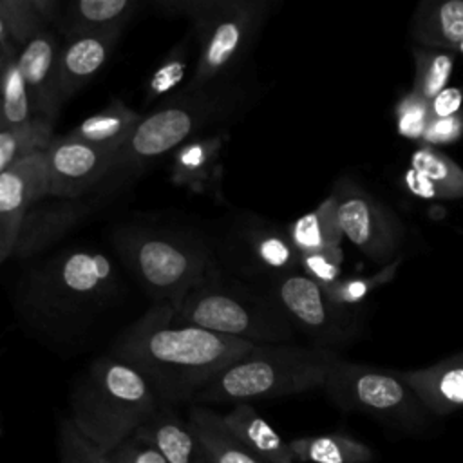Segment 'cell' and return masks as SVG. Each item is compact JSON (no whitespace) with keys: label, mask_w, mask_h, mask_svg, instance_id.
<instances>
[{"label":"cell","mask_w":463,"mask_h":463,"mask_svg":"<svg viewBox=\"0 0 463 463\" xmlns=\"http://www.w3.org/2000/svg\"><path fill=\"white\" fill-rule=\"evenodd\" d=\"M255 344L175 318L174 307L154 302L116 340L110 354L139 371L170 405L192 402L221 371Z\"/></svg>","instance_id":"6da1fadb"},{"label":"cell","mask_w":463,"mask_h":463,"mask_svg":"<svg viewBox=\"0 0 463 463\" xmlns=\"http://www.w3.org/2000/svg\"><path fill=\"white\" fill-rule=\"evenodd\" d=\"M161 400L148 380L127 362L96 358L74 385L69 420L101 452L134 436Z\"/></svg>","instance_id":"7a4b0ae2"},{"label":"cell","mask_w":463,"mask_h":463,"mask_svg":"<svg viewBox=\"0 0 463 463\" xmlns=\"http://www.w3.org/2000/svg\"><path fill=\"white\" fill-rule=\"evenodd\" d=\"M340 360L335 349L289 344H255L250 353L221 371L203 387L192 403H251L324 387L333 365Z\"/></svg>","instance_id":"3957f363"},{"label":"cell","mask_w":463,"mask_h":463,"mask_svg":"<svg viewBox=\"0 0 463 463\" xmlns=\"http://www.w3.org/2000/svg\"><path fill=\"white\" fill-rule=\"evenodd\" d=\"M165 16L192 22L197 58L188 89H208L230 76L251 49L266 16L264 0H159Z\"/></svg>","instance_id":"277c9868"},{"label":"cell","mask_w":463,"mask_h":463,"mask_svg":"<svg viewBox=\"0 0 463 463\" xmlns=\"http://www.w3.org/2000/svg\"><path fill=\"white\" fill-rule=\"evenodd\" d=\"M174 313L181 322L253 344H284L295 329L271 295L230 280L215 268L186 293Z\"/></svg>","instance_id":"5b68a950"},{"label":"cell","mask_w":463,"mask_h":463,"mask_svg":"<svg viewBox=\"0 0 463 463\" xmlns=\"http://www.w3.org/2000/svg\"><path fill=\"white\" fill-rule=\"evenodd\" d=\"M118 248L154 302L175 307L212 269L208 246L197 237L170 230H121Z\"/></svg>","instance_id":"8992f818"},{"label":"cell","mask_w":463,"mask_h":463,"mask_svg":"<svg viewBox=\"0 0 463 463\" xmlns=\"http://www.w3.org/2000/svg\"><path fill=\"white\" fill-rule=\"evenodd\" d=\"M228 99L208 89H184L143 116L132 136L118 150L112 172L137 170L194 139L224 118Z\"/></svg>","instance_id":"52a82bcc"},{"label":"cell","mask_w":463,"mask_h":463,"mask_svg":"<svg viewBox=\"0 0 463 463\" xmlns=\"http://www.w3.org/2000/svg\"><path fill=\"white\" fill-rule=\"evenodd\" d=\"M116 286L112 260L96 250L72 248L45 262L27 293L31 307L51 318H80L103 304Z\"/></svg>","instance_id":"ba28073f"},{"label":"cell","mask_w":463,"mask_h":463,"mask_svg":"<svg viewBox=\"0 0 463 463\" xmlns=\"http://www.w3.org/2000/svg\"><path fill=\"white\" fill-rule=\"evenodd\" d=\"M324 391L344 411H360L402 423H416L425 409L402 373L340 358L329 371Z\"/></svg>","instance_id":"9c48e42d"},{"label":"cell","mask_w":463,"mask_h":463,"mask_svg":"<svg viewBox=\"0 0 463 463\" xmlns=\"http://www.w3.org/2000/svg\"><path fill=\"white\" fill-rule=\"evenodd\" d=\"M269 295L293 327L304 331L317 347L333 349V345L347 344L360 335V322L349 307L333 304L322 286L302 271L275 277Z\"/></svg>","instance_id":"30bf717a"},{"label":"cell","mask_w":463,"mask_h":463,"mask_svg":"<svg viewBox=\"0 0 463 463\" xmlns=\"http://www.w3.org/2000/svg\"><path fill=\"white\" fill-rule=\"evenodd\" d=\"M342 233L371 260L391 262L403 241V224L383 203L347 177L333 190Z\"/></svg>","instance_id":"8fae6325"},{"label":"cell","mask_w":463,"mask_h":463,"mask_svg":"<svg viewBox=\"0 0 463 463\" xmlns=\"http://www.w3.org/2000/svg\"><path fill=\"white\" fill-rule=\"evenodd\" d=\"M116 154L72 136L52 137L45 148L49 195L72 199L112 174Z\"/></svg>","instance_id":"7c38bea8"},{"label":"cell","mask_w":463,"mask_h":463,"mask_svg":"<svg viewBox=\"0 0 463 463\" xmlns=\"http://www.w3.org/2000/svg\"><path fill=\"white\" fill-rule=\"evenodd\" d=\"M60 45L51 31L29 40L16 60L29 92L34 119L54 125L61 101L56 90V61Z\"/></svg>","instance_id":"4fadbf2b"},{"label":"cell","mask_w":463,"mask_h":463,"mask_svg":"<svg viewBox=\"0 0 463 463\" xmlns=\"http://www.w3.org/2000/svg\"><path fill=\"white\" fill-rule=\"evenodd\" d=\"M121 33L81 34L60 47L56 61V90L61 105L94 78L109 61Z\"/></svg>","instance_id":"5bb4252c"},{"label":"cell","mask_w":463,"mask_h":463,"mask_svg":"<svg viewBox=\"0 0 463 463\" xmlns=\"http://www.w3.org/2000/svg\"><path fill=\"white\" fill-rule=\"evenodd\" d=\"M49 195L45 150H36L0 174V217L20 228L27 212Z\"/></svg>","instance_id":"9a60e30c"},{"label":"cell","mask_w":463,"mask_h":463,"mask_svg":"<svg viewBox=\"0 0 463 463\" xmlns=\"http://www.w3.org/2000/svg\"><path fill=\"white\" fill-rule=\"evenodd\" d=\"M134 436L156 447L168 463H212L195 430L188 420L181 418L175 405L161 402Z\"/></svg>","instance_id":"2e32d148"},{"label":"cell","mask_w":463,"mask_h":463,"mask_svg":"<svg viewBox=\"0 0 463 463\" xmlns=\"http://www.w3.org/2000/svg\"><path fill=\"white\" fill-rule=\"evenodd\" d=\"M402 376L427 411L450 414L463 409V351Z\"/></svg>","instance_id":"e0dca14e"},{"label":"cell","mask_w":463,"mask_h":463,"mask_svg":"<svg viewBox=\"0 0 463 463\" xmlns=\"http://www.w3.org/2000/svg\"><path fill=\"white\" fill-rule=\"evenodd\" d=\"M222 421L232 436L253 456L266 463H295L289 441H286L251 403H235Z\"/></svg>","instance_id":"ac0fdd59"},{"label":"cell","mask_w":463,"mask_h":463,"mask_svg":"<svg viewBox=\"0 0 463 463\" xmlns=\"http://www.w3.org/2000/svg\"><path fill=\"white\" fill-rule=\"evenodd\" d=\"M60 4L54 0H0V49L18 56L20 49L36 34L49 31Z\"/></svg>","instance_id":"d6986e66"},{"label":"cell","mask_w":463,"mask_h":463,"mask_svg":"<svg viewBox=\"0 0 463 463\" xmlns=\"http://www.w3.org/2000/svg\"><path fill=\"white\" fill-rule=\"evenodd\" d=\"M141 5L139 0H74L61 14L63 31L69 38L123 33Z\"/></svg>","instance_id":"ffe728a7"},{"label":"cell","mask_w":463,"mask_h":463,"mask_svg":"<svg viewBox=\"0 0 463 463\" xmlns=\"http://www.w3.org/2000/svg\"><path fill=\"white\" fill-rule=\"evenodd\" d=\"M411 34L416 45L458 51L463 42V0H427L412 16Z\"/></svg>","instance_id":"44dd1931"},{"label":"cell","mask_w":463,"mask_h":463,"mask_svg":"<svg viewBox=\"0 0 463 463\" xmlns=\"http://www.w3.org/2000/svg\"><path fill=\"white\" fill-rule=\"evenodd\" d=\"M141 118L143 116L139 112L130 109L121 99H112L107 107L76 125L69 136L87 141L101 150L118 154V150L127 143L139 125Z\"/></svg>","instance_id":"7402d4cb"},{"label":"cell","mask_w":463,"mask_h":463,"mask_svg":"<svg viewBox=\"0 0 463 463\" xmlns=\"http://www.w3.org/2000/svg\"><path fill=\"white\" fill-rule=\"evenodd\" d=\"M188 423L201 439L212 463H266L248 452L226 429L222 414L206 407L192 403L186 416Z\"/></svg>","instance_id":"603a6c76"},{"label":"cell","mask_w":463,"mask_h":463,"mask_svg":"<svg viewBox=\"0 0 463 463\" xmlns=\"http://www.w3.org/2000/svg\"><path fill=\"white\" fill-rule=\"evenodd\" d=\"M244 241L251 262L264 273L273 275V279L289 271H298L300 253L289 241L288 232L257 222L246 230Z\"/></svg>","instance_id":"cb8c5ba5"},{"label":"cell","mask_w":463,"mask_h":463,"mask_svg":"<svg viewBox=\"0 0 463 463\" xmlns=\"http://www.w3.org/2000/svg\"><path fill=\"white\" fill-rule=\"evenodd\" d=\"M288 237L300 255L340 246L344 233L336 217V201L333 194L315 210L293 221L288 228Z\"/></svg>","instance_id":"d4e9b609"},{"label":"cell","mask_w":463,"mask_h":463,"mask_svg":"<svg viewBox=\"0 0 463 463\" xmlns=\"http://www.w3.org/2000/svg\"><path fill=\"white\" fill-rule=\"evenodd\" d=\"M289 449L295 461L304 463H369L374 458L365 443L340 432L295 438Z\"/></svg>","instance_id":"484cf974"},{"label":"cell","mask_w":463,"mask_h":463,"mask_svg":"<svg viewBox=\"0 0 463 463\" xmlns=\"http://www.w3.org/2000/svg\"><path fill=\"white\" fill-rule=\"evenodd\" d=\"M411 168L427 181L434 199L463 197V168L432 146H420L411 156Z\"/></svg>","instance_id":"4316f807"},{"label":"cell","mask_w":463,"mask_h":463,"mask_svg":"<svg viewBox=\"0 0 463 463\" xmlns=\"http://www.w3.org/2000/svg\"><path fill=\"white\" fill-rule=\"evenodd\" d=\"M412 56H414L412 92L430 101L441 90L447 89V83L454 69L456 52L445 51V49L414 45Z\"/></svg>","instance_id":"83f0119b"},{"label":"cell","mask_w":463,"mask_h":463,"mask_svg":"<svg viewBox=\"0 0 463 463\" xmlns=\"http://www.w3.org/2000/svg\"><path fill=\"white\" fill-rule=\"evenodd\" d=\"M0 114H2L4 128H20L38 121L34 119L29 92H27L16 56L7 58L2 72Z\"/></svg>","instance_id":"f1b7e54d"},{"label":"cell","mask_w":463,"mask_h":463,"mask_svg":"<svg viewBox=\"0 0 463 463\" xmlns=\"http://www.w3.org/2000/svg\"><path fill=\"white\" fill-rule=\"evenodd\" d=\"M52 141V125L34 121L20 128H4L0 132V174L22 157L45 150Z\"/></svg>","instance_id":"f546056e"},{"label":"cell","mask_w":463,"mask_h":463,"mask_svg":"<svg viewBox=\"0 0 463 463\" xmlns=\"http://www.w3.org/2000/svg\"><path fill=\"white\" fill-rule=\"evenodd\" d=\"M400 264H402V257L398 255L394 260L387 262L383 268H380L376 273H373L369 277L342 279V280H338L327 288H322V289L333 304L349 307V306L364 302L373 291H376L378 288L391 282L396 277Z\"/></svg>","instance_id":"4dcf8cb0"},{"label":"cell","mask_w":463,"mask_h":463,"mask_svg":"<svg viewBox=\"0 0 463 463\" xmlns=\"http://www.w3.org/2000/svg\"><path fill=\"white\" fill-rule=\"evenodd\" d=\"M58 456L60 463H109L107 454L92 445L69 416L58 427Z\"/></svg>","instance_id":"1f68e13d"},{"label":"cell","mask_w":463,"mask_h":463,"mask_svg":"<svg viewBox=\"0 0 463 463\" xmlns=\"http://www.w3.org/2000/svg\"><path fill=\"white\" fill-rule=\"evenodd\" d=\"M219 148L217 137H195L177 148L174 170L181 181L195 179L210 170L212 159Z\"/></svg>","instance_id":"d6a6232c"},{"label":"cell","mask_w":463,"mask_h":463,"mask_svg":"<svg viewBox=\"0 0 463 463\" xmlns=\"http://www.w3.org/2000/svg\"><path fill=\"white\" fill-rule=\"evenodd\" d=\"M342 262L344 251L342 246H331L311 253H302L298 268L306 277L315 280L318 286L327 288L342 280Z\"/></svg>","instance_id":"836d02e7"},{"label":"cell","mask_w":463,"mask_h":463,"mask_svg":"<svg viewBox=\"0 0 463 463\" xmlns=\"http://www.w3.org/2000/svg\"><path fill=\"white\" fill-rule=\"evenodd\" d=\"M394 116L400 136L421 141L430 121V101L411 90L398 101Z\"/></svg>","instance_id":"e575fe53"},{"label":"cell","mask_w":463,"mask_h":463,"mask_svg":"<svg viewBox=\"0 0 463 463\" xmlns=\"http://www.w3.org/2000/svg\"><path fill=\"white\" fill-rule=\"evenodd\" d=\"M188 61L186 45H179L174 49L168 58L156 69L146 87V101H156L174 90L175 85L181 83Z\"/></svg>","instance_id":"d590c367"},{"label":"cell","mask_w":463,"mask_h":463,"mask_svg":"<svg viewBox=\"0 0 463 463\" xmlns=\"http://www.w3.org/2000/svg\"><path fill=\"white\" fill-rule=\"evenodd\" d=\"M109 463H168L150 443L130 436L107 452Z\"/></svg>","instance_id":"8d00e7d4"},{"label":"cell","mask_w":463,"mask_h":463,"mask_svg":"<svg viewBox=\"0 0 463 463\" xmlns=\"http://www.w3.org/2000/svg\"><path fill=\"white\" fill-rule=\"evenodd\" d=\"M463 134V114H454L447 118H430L421 143L425 146H434V145H449L454 143L461 137Z\"/></svg>","instance_id":"74e56055"},{"label":"cell","mask_w":463,"mask_h":463,"mask_svg":"<svg viewBox=\"0 0 463 463\" xmlns=\"http://www.w3.org/2000/svg\"><path fill=\"white\" fill-rule=\"evenodd\" d=\"M463 92L459 89H445L434 99H430V118H447L459 114Z\"/></svg>","instance_id":"f35d334b"},{"label":"cell","mask_w":463,"mask_h":463,"mask_svg":"<svg viewBox=\"0 0 463 463\" xmlns=\"http://www.w3.org/2000/svg\"><path fill=\"white\" fill-rule=\"evenodd\" d=\"M18 235H20V228L5 222L0 217V264L14 251L16 242H18Z\"/></svg>","instance_id":"ab89813d"},{"label":"cell","mask_w":463,"mask_h":463,"mask_svg":"<svg viewBox=\"0 0 463 463\" xmlns=\"http://www.w3.org/2000/svg\"><path fill=\"white\" fill-rule=\"evenodd\" d=\"M7 58H11V56H7L2 49H0V80H2V72H4V67H5V61H7Z\"/></svg>","instance_id":"60d3db41"},{"label":"cell","mask_w":463,"mask_h":463,"mask_svg":"<svg viewBox=\"0 0 463 463\" xmlns=\"http://www.w3.org/2000/svg\"><path fill=\"white\" fill-rule=\"evenodd\" d=\"M456 54H461L463 56V42L459 43V47H458V51H456Z\"/></svg>","instance_id":"b9f144b4"},{"label":"cell","mask_w":463,"mask_h":463,"mask_svg":"<svg viewBox=\"0 0 463 463\" xmlns=\"http://www.w3.org/2000/svg\"><path fill=\"white\" fill-rule=\"evenodd\" d=\"M4 130V121H2V114H0V132Z\"/></svg>","instance_id":"7bdbcfd3"},{"label":"cell","mask_w":463,"mask_h":463,"mask_svg":"<svg viewBox=\"0 0 463 463\" xmlns=\"http://www.w3.org/2000/svg\"><path fill=\"white\" fill-rule=\"evenodd\" d=\"M0 432H2V425H0Z\"/></svg>","instance_id":"ee69618b"}]
</instances>
